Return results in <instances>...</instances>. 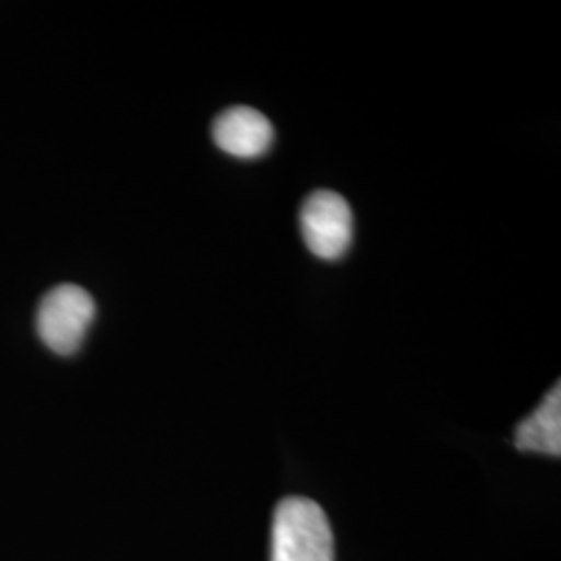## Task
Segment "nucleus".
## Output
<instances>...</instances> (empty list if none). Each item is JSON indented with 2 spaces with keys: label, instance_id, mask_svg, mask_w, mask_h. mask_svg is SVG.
I'll return each mask as SVG.
<instances>
[{
  "label": "nucleus",
  "instance_id": "nucleus-4",
  "mask_svg": "<svg viewBox=\"0 0 561 561\" xmlns=\"http://www.w3.org/2000/svg\"><path fill=\"white\" fill-rule=\"evenodd\" d=\"M213 140L236 159H259L273 146L275 129L261 111L231 106L213 123Z\"/></svg>",
  "mask_w": 561,
  "mask_h": 561
},
{
  "label": "nucleus",
  "instance_id": "nucleus-3",
  "mask_svg": "<svg viewBox=\"0 0 561 561\" xmlns=\"http://www.w3.org/2000/svg\"><path fill=\"white\" fill-rule=\"evenodd\" d=\"M300 229L308 250L322 261H337L354 240V215L337 192H312L300 210Z\"/></svg>",
  "mask_w": 561,
  "mask_h": 561
},
{
  "label": "nucleus",
  "instance_id": "nucleus-1",
  "mask_svg": "<svg viewBox=\"0 0 561 561\" xmlns=\"http://www.w3.org/2000/svg\"><path fill=\"white\" fill-rule=\"evenodd\" d=\"M271 539V561H335L331 522L312 500H283L275 510Z\"/></svg>",
  "mask_w": 561,
  "mask_h": 561
},
{
  "label": "nucleus",
  "instance_id": "nucleus-2",
  "mask_svg": "<svg viewBox=\"0 0 561 561\" xmlns=\"http://www.w3.org/2000/svg\"><path fill=\"white\" fill-rule=\"evenodd\" d=\"M96 317V304L80 285L50 289L38 306L36 329L42 343L59 356H73Z\"/></svg>",
  "mask_w": 561,
  "mask_h": 561
},
{
  "label": "nucleus",
  "instance_id": "nucleus-5",
  "mask_svg": "<svg viewBox=\"0 0 561 561\" xmlns=\"http://www.w3.org/2000/svg\"><path fill=\"white\" fill-rule=\"evenodd\" d=\"M514 443L520 451H537L545 456H561V389L560 382L545 396L541 405L518 424Z\"/></svg>",
  "mask_w": 561,
  "mask_h": 561
}]
</instances>
